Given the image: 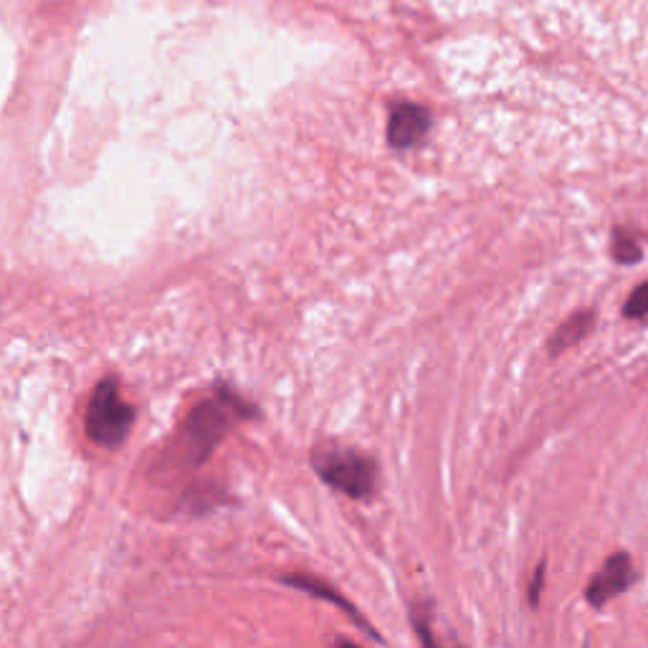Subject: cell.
Returning a JSON list of instances; mask_svg holds the SVG:
<instances>
[{
	"mask_svg": "<svg viewBox=\"0 0 648 648\" xmlns=\"http://www.w3.org/2000/svg\"><path fill=\"white\" fill-rule=\"evenodd\" d=\"M253 419V406L234 390H219L213 398L192 408L180 434V453L188 466H200L211 457L236 421Z\"/></svg>",
	"mask_w": 648,
	"mask_h": 648,
	"instance_id": "cell-1",
	"label": "cell"
},
{
	"mask_svg": "<svg viewBox=\"0 0 648 648\" xmlns=\"http://www.w3.org/2000/svg\"><path fill=\"white\" fill-rule=\"evenodd\" d=\"M133 421L135 411L122 398L117 381L104 377L102 383H97L87 408V436L91 441L102 449H120L127 441Z\"/></svg>",
	"mask_w": 648,
	"mask_h": 648,
	"instance_id": "cell-2",
	"label": "cell"
},
{
	"mask_svg": "<svg viewBox=\"0 0 648 648\" xmlns=\"http://www.w3.org/2000/svg\"><path fill=\"white\" fill-rule=\"evenodd\" d=\"M312 466L324 484L342 491L350 499H367L375 489L377 466L365 453L350 449L320 451L314 453Z\"/></svg>",
	"mask_w": 648,
	"mask_h": 648,
	"instance_id": "cell-3",
	"label": "cell"
},
{
	"mask_svg": "<svg viewBox=\"0 0 648 648\" xmlns=\"http://www.w3.org/2000/svg\"><path fill=\"white\" fill-rule=\"evenodd\" d=\"M636 581V570L634 562H631V554L626 552H615L606 560V565L593 575V581L588 588H585V600L590 606H606L608 600H613L615 596H621L623 590H628Z\"/></svg>",
	"mask_w": 648,
	"mask_h": 648,
	"instance_id": "cell-4",
	"label": "cell"
},
{
	"mask_svg": "<svg viewBox=\"0 0 648 648\" xmlns=\"http://www.w3.org/2000/svg\"><path fill=\"white\" fill-rule=\"evenodd\" d=\"M431 129V114L419 104H400L390 114L388 140L392 148L406 150L419 145Z\"/></svg>",
	"mask_w": 648,
	"mask_h": 648,
	"instance_id": "cell-5",
	"label": "cell"
},
{
	"mask_svg": "<svg viewBox=\"0 0 648 648\" xmlns=\"http://www.w3.org/2000/svg\"><path fill=\"white\" fill-rule=\"evenodd\" d=\"M279 581H282L284 585H291V588L304 590V593H310V596H314V598L327 600V603L337 606L339 611H345L347 615H350V621L358 623V626H360L362 631H367L370 636H375V638H377L375 631L370 628L365 621H362V615H360L358 608H354V606L350 603V600H347V598L342 596V593L335 590V588H332V585L324 583L322 577H314V575H302V573H297V575H284V577H279Z\"/></svg>",
	"mask_w": 648,
	"mask_h": 648,
	"instance_id": "cell-6",
	"label": "cell"
},
{
	"mask_svg": "<svg viewBox=\"0 0 648 648\" xmlns=\"http://www.w3.org/2000/svg\"><path fill=\"white\" fill-rule=\"evenodd\" d=\"M593 324H596V312L593 310L575 312L573 317L560 324L558 332H554L550 339V345H547V350H550V354H560L562 350H568V347L577 345L583 337L590 335Z\"/></svg>",
	"mask_w": 648,
	"mask_h": 648,
	"instance_id": "cell-7",
	"label": "cell"
},
{
	"mask_svg": "<svg viewBox=\"0 0 648 648\" xmlns=\"http://www.w3.org/2000/svg\"><path fill=\"white\" fill-rule=\"evenodd\" d=\"M641 246L634 236L623 234V230H615L613 234V259L619 261V264H636V261H641Z\"/></svg>",
	"mask_w": 648,
	"mask_h": 648,
	"instance_id": "cell-8",
	"label": "cell"
},
{
	"mask_svg": "<svg viewBox=\"0 0 648 648\" xmlns=\"http://www.w3.org/2000/svg\"><path fill=\"white\" fill-rule=\"evenodd\" d=\"M623 317L628 320H648V282L634 289L628 302L623 304Z\"/></svg>",
	"mask_w": 648,
	"mask_h": 648,
	"instance_id": "cell-9",
	"label": "cell"
},
{
	"mask_svg": "<svg viewBox=\"0 0 648 648\" xmlns=\"http://www.w3.org/2000/svg\"><path fill=\"white\" fill-rule=\"evenodd\" d=\"M545 562H539L537 565V570H535V575H532V583H529V603L532 606H537L539 603V593H543V585H545Z\"/></svg>",
	"mask_w": 648,
	"mask_h": 648,
	"instance_id": "cell-10",
	"label": "cell"
},
{
	"mask_svg": "<svg viewBox=\"0 0 648 648\" xmlns=\"http://www.w3.org/2000/svg\"><path fill=\"white\" fill-rule=\"evenodd\" d=\"M335 648H362V646H358V644H352V641H345V638H339V641L335 644Z\"/></svg>",
	"mask_w": 648,
	"mask_h": 648,
	"instance_id": "cell-11",
	"label": "cell"
}]
</instances>
